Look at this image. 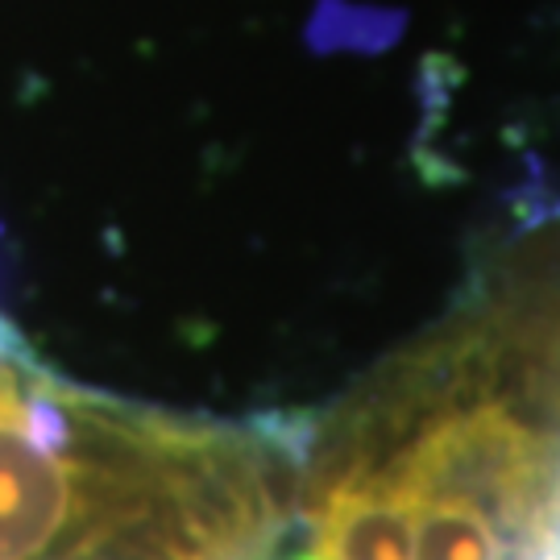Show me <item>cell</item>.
Wrapping results in <instances>:
<instances>
[{
  "label": "cell",
  "mask_w": 560,
  "mask_h": 560,
  "mask_svg": "<svg viewBox=\"0 0 560 560\" xmlns=\"http://www.w3.org/2000/svg\"><path fill=\"white\" fill-rule=\"evenodd\" d=\"M303 560H411V520L399 490L353 444L316 478Z\"/></svg>",
  "instance_id": "2"
},
{
  "label": "cell",
  "mask_w": 560,
  "mask_h": 560,
  "mask_svg": "<svg viewBox=\"0 0 560 560\" xmlns=\"http://www.w3.org/2000/svg\"><path fill=\"white\" fill-rule=\"evenodd\" d=\"M282 527L270 444L71 402L0 361V560H266Z\"/></svg>",
  "instance_id": "1"
}]
</instances>
